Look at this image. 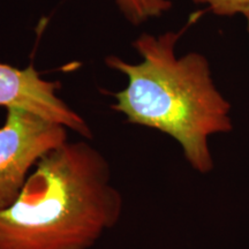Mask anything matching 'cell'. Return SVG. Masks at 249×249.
I'll list each match as a JSON object with an SVG mask.
<instances>
[{"label":"cell","instance_id":"6da1fadb","mask_svg":"<svg viewBox=\"0 0 249 249\" xmlns=\"http://www.w3.org/2000/svg\"><path fill=\"white\" fill-rule=\"evenodd\" d=\"M185 30L154 36L143 33L133 46L142 61L130 64L110 55L112 70L127 76V87L114 93V111L129 123L160 130L176 140L192 169L213 170L209 139L233 129L231 103L217 89L209 61L189 52L177 57V43Z\"/></svg>","mask_w":249,"mask_h":249},{"label":"cell","instance_id":"7a4b0ae2","mask_svg":"<svg viewBox=\"0 0 249 249\" xmlns=\"http://www.w3.org/2000/svg\"><path fill=\"white\" fill-rule=\"evenodd\" d=\"M123 213L107 160L87 142L40 160L12 205L0 210V249H89Z\"/></svg>","mask_w":249,"mask_h":249},{"label":"cell","instance_id":"3957f363","mask_svg":"<svg viewBox=\"0 0 249 249\" xmlns=\"http://www.w3.org/2000/svg\"><path fill=\"white\" fill-rule=\"evenodd\" d=\"M67 142V128L21 108H8L0 127V210L20 195L30 170Z\"/></svg>","mask_w":249,"mask_h":249},{"label":"cell","instance_id":"277c9868","mask_svg":"<svg viewBox=\"0 0 249 249\" xmlns=\"http://www.w3.org/2000/svg\"><path fill=\"white\" fill-rule=\"evenodd\" d=\"M59 82L44 80L33 65L17 68L0 62V107L21 108L91 138L85 119L57 95Z\"/></svg>","mask_w":249,"mask_h":249},{"label":"cell","instance_id":"5b68a950","mask_svg":"<svg viewBox=\"0 0 249 249\" xmlns=\"http://www.w3.org/2000/svg\"><path fill=\"white\" fill-rule=\"evenodd\" d=\"M116 2L124 18L134 26L160 18L172 7L171 0H116Z\"/></svg>","mask_w":249,"mask_h":249},{"label":"cell","instance_id":"8992f818","mask_svg":"<svg viewBox=\"0 0 249 249\" xmlns=\"http://www.w3.org/2000/svg\"><path fill=\"white\" fill-rule=\"evenodd\" d=\"M197 5H203L218 17H234L241 14L249 18V0H192Z\"/></svg>","mask_w":249,"mask_h":249},{"label":"cell","instance_id":"52a82bcc","mask_svg":"<svg viewBox=\"0 0 249 249\" xmlns=\"http://www.w3.org/2000/svg\"><path fill=\"white\" fill-rule=\"evenodd\" d=\"M247 30H248V40H249V18H247Z\"/></svg>","mask_w":249,"mask_h":249}]
</instances>
